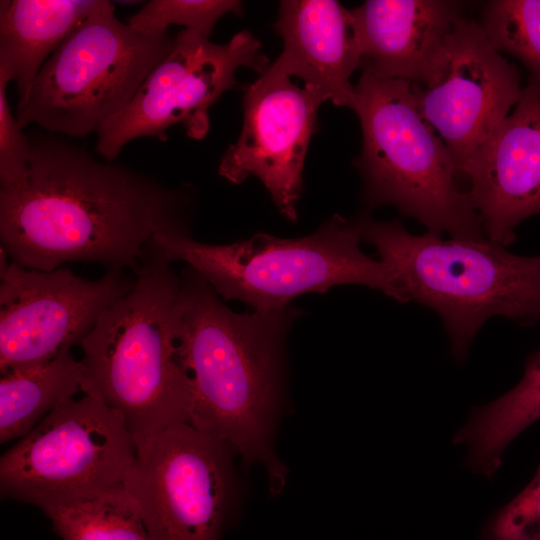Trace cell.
<instances>
[{"label":"cell","instance_id":"6da1fadb","mask_svg":"<svg viewBox=\"0 0 540 540\" xmlns=\"http://www.w3.org/2000/svg\"><path fill=\"white\" fill-rule=\"evenodd\" d=\"M26 173L0 184V250L22 267L101 264L134 274L162 232L188 231L186 195L48 133L30 137Z\"/></svg>","mask_w":540,"mask_h":540},{"label":"cell","instance_id":"7a4b0ae2","mask_svg":"<svg viewBox=\"0 0 540 540\" xmlns=\"http://www.w3.org/2000/svg\"><path fill=\"white\" fill-rule=\"evenodd\" d=\"M176 357L192 393L190 424L226 442L271 477L283 467L271 452L281 385V352L294 310L236 313L193 269L180 275Z\"/></svg>","mask_w":540,"mask_h":540},{"label":"cell","instance_id":"3957f363","mask_svg":"<svg viewBox=\"0 0 540 540\" xmlns=\"http://www.w3.org/2000/svg\"><path fill=\"white\" fill-rule=\"evenodd\" d=\"M152 244L131 290L107 308L82 340V393L120 414L137 448L189 422L190 383L176 357L180 275Z\"/></svg>","mask_w":540,"mask_h":540},{"label":"cell","instance_id":"277c9868","mask_svg":"<svg viewBox=\"0 0 540 540\" xmlns=\"http://www.w3.org/2000/svg\"><path fill=\"white\" fill-rule=\"evenodd\" d=\"M357 219L362 241L393 269L408 300L440 315L456 358L490 317L540 322V255H515L487 238L414 235L397 220Z\"/></svg>","mask_w":540,"mask_h":540},{"label":"cell","instance_id":"5b68a950","mask_svg":"<svg viewBox=\"0 0 540 540\" xmlns=\"http://www.w3.org/2000/svg\"><path fill=\"white\" fill-rule=\"evenodd\" d=\"M361 242L358 219L338 214L303 237L257 233L225 245L195 241L188 231L153 238L170 262L187 263L223 300L241 301L256 312L281 311L299 295L344 284L365 285L408 302L393 269L364 254Z\"/></svg>","mask_w":540,"mask_h":540},{"label":"cell","instance_id":"8992f818","mask_svg":"<svg viewBox=\"0 0 540 540\" xmlns=\"http://www.w3.org/2000/svg\"><path fill=\"white\" fill-rule=\"evenodd\" d=\"M355 91L363 136L355 163L365 203L394 206L437 235L486 239L467 193L455 185L450 151L418 109L412 83L361 71Z\"/></svg>","mask_w":540,"mask_h":540},{"label":"cell","instance_id":"52a82bcc","mask_svg":"<svg viewBox=\"0 0 540 540\" xmlns=\"http://www.w3.org/2000/svg\"><path fill=\"white\" fill-rule=\"evenodd\" d=\"M112 2L81 22L49 57L17 104L21 128L83 137L120 113L171 51L168 30L146 34L115 16Z\"/></svg>","mask_w":540,"mask_h":540},{"label":"cell","instance_id":"ba28073f","mask_svg":"<svg viewBox=\"0 0 540 540\" xmlns=\"http://www.w3.org/2000/svg\"><path fill=\"white\" fill-rule=\"evenodd\" d=\"M136 454L120 414L83 393L2 454L0 494L44 512L123 486Z\"/></svg>","mask_w":540,"mask_h":540},{"label":"cell","instance_id":"9c48e42d","mask_svg":"<svg viewBox=\"0 0 540 540\" xmlns=\"http://www.w3.org/2000/svg\"><path fill=\"white\" fill-rule=\"evenodd\" d=\"M261 42L242 30L218 44L197 31L175 35L171 51L153 68L130 103L96 131V152L115 161L122 148L141 137L165 142L169 127L181 124L193 139L209 130V108L238 86L236 73L248 67L260 74L270 65Z\"/></svg>","mask_w":540,"mask_h":540},{"label":"cell","instance_id":"30bf717a","mask_svg":"<svg viewBox=\"0 0 540 540\" xmlns=\"http://www.w3.org/2000/svg\"><path fill=\"white\" fill-rule=\"evenodd\" d=\"M234 453L189 422L169 426L137 451L123 487L151 540H220L234 499Z\"/></svg>","mask_w":540,"mask_h":540},{"label":"cell","instance_id":"8fae6325","mask_svg":"<svg viewBox=\"0 0 540 540\" xmlns=\"http://www.w3.org/2000/svg\"><path fill=\"white\" fill-rule=\"evenodd\" d=\"M0 253V373L44 363L80 345L135 282L133 274L116 269L95 280L64 266L28 269Z\"/></svg>","mask_w":540,"mask_h":540},{"label":"cell","instance_id":"7c38bea8","mask_svg":"<svg viewBox=\"0 0 540 540\" xmlns=\"http://www.w3.org/2000/svg\"><path fill=\"white\" fill-rule=\"evenodd\" d=\"M423 118L450 151L457 173L521 98L516 66L492 45L480 22L461 19L420 84H412Z\"/></svg>","mask_w":540,"mask_h":540},{"label":"cell","instance_id":"4fadbf2b","mask_svg":"<svg viewBox=\"0 0 540 540\" xmlns=\"http://www.w3.org/2000/svg\"><path fill=\"white\" fill-rule=\"evenodd\" d=\"M326 101L269 65L245 88L241 133L221 157L219 175L233 184L257 177L279 212L295 222L306 154Z\"/></svg>","mask_w":540,"mask_h":540},{"label":"cell","instance_id":"5bb4252c","mask_svg":"<svg viewBox=\"0 0 540 540\" xmlns=\"http://www.w3.org/2000/svg\"><path fill=\"white\" fill-rule=\"evenodd\" d=\"M458 173L488 240L507 246L517 226L540 214V82L529 79L520 100Z\"/></svg>","mask_w":540,"mask_h":540},{"label":"cell","instance_id":"9a60e30c","mask_svg":"<svg viewBox=\"0 0 540 540\" xmlns=\"http://www.w3.org/2000/svg\"><path fill=\"white\" fill-rule=\"evenodd\" d=\"M273 27L283 50L270 68L354 110L350 78L360 68L361 52L351 11L335 0H285Z\"/></svg>","mask_w":540,"mask_h":540},{"label":"cell","instance_id":"2e32d148","mask_svg":"<svg viewBox=\"0 0 540 540\" xmlns=\"http://www.w3.org/2000/svg\"><path fill=\"white\" fill-rule=\"evenodd\" d=\"M447 0H367L350 10L362 72L422 83L446 37L463 19Z\"/></svg>","mask_w":540,"mask_h":540},{"label":"cell","instance_id":"e0dca14e","mask_svg":"<svg viewBox=\"0 0 540 540\" xmlns=\"http://www.w3.org/2000/svg\"><path fill=\"white\" fill-rule=\"evenodd\" d=\"M107 0H1L0 76L15 81L18 104L49 57Z\"/></svg>","mask_w":540,"mask_h":540},{"label":"cell","instance_id":"ac0fdd59","mask_svg":"<svg viewBox=\"0 0 540 540\" xmlns=\"http://www.w3.org/2000/svg\"><path fill=\"white\" fill-rule=\"evenodd\" d=\"M84 369L67 350L44 363L10 369L0 378V442L19 440L82 392Z\"/></svg>","mask_w":540,"mask_h":540},{"label":"cell","instance_id":"d6986e66","mask_svg":"<svg viewBox=\"0 0 540 540\" xmlns=\"http://www.w3.org/2000/svg\"><path fill=\"white\" fill-rule=\"evenodd\" d=\"M540 420V350L527 361L520 382L506 394L478 409L455 437L469 447L471 464L494 473L502 454L524 429Z\"/></svg>","mask_w":540,"mask_h":540},{"label":"cell","instance_id":"ffe728a7","mask_svg":"<svg viewBox=\"0 0 540 540\" xmlns=\"http://www.w3.org/2000/svg\"><path fill=\"white\" fill-rule=\"evenodd\" d=\"M43 513L62 540H151L135 501L123 486Z\"/></svg>","mask_w":540,"mask_h":540},{"label":"cell","instance_id":"44dd1931","mask_svg":"<svg viewBox=\"0 0 540 540\" xmlns=\"http://www.w3.org/2000/svg\"><path fill=\"white\" fill-rule=\"evenodd\" d=\"M481 27L501 53L517 58L540 82V0H493L482 13Z\"/></svg>","mask_w":540,"mask_h":540},{"label":"cell","instance_id":"7402d4cb","mask_svg":"<svg viewBox=\"0 0 540 540\" xmlns=\"http://www.w3.org/2000/svg\"><path fill=\"white\" fill-rule=\"evenodd\" d=\"M243 15L241 1L235 0H151L128 18L135 30L154 34L170 25H180L209 38L215 24L224 15Z\"/></svg>","mask_w":540,"mask_h":540},{"label":"cell","instance_id":"603a6c76","mask_svg":"<svg viewBox=\"0 0 540 540\" xmlns=\"http://www.w3.org/2000/svg\"><path fill=\"white\" fill-rule=\"evenodd\" d=\"M491 540H540V467L491 525Z\"/></svg>","mask_w":540,"mask_h":540},{"label":"cell","instance_id":"cb8c5ba5","mask_svg":"<svg viewBox=\"0 0 540 540\" xmlns=\"http://www.w3.org/2000/svg\"><path fill=\"white\" fill-rule=\"evenodd\" d=\"M9 82L0 76V184L22 177L31 157L30 137L22 132L8 103L6 89Z\"/></svg>","mask_w":540,"mask_h":540}]
</instances>
